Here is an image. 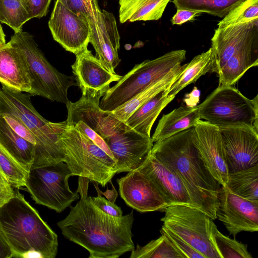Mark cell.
<instances>
[{
	"mask_svg": "<svg viewBox=\"0 0 258 258\" xmlns=\"http://www.w3.org/2000/svg\"><path fill=\"white\" fill-rule=\"evenodd\" d=\"M10 42L20 49L26 60L31 81L29 94L66 104L69 88L78 86L74 76L62 74L53 67L29 33L22 30L15 32Z\"/></svg>",
	"mask_w": 258,
	"mask_h": 258,
	"instance_id": "8992f818",
	"label": "cell"
},
{
	"mask_svg": "<svg viewBox=\"0 0 258 258\" xmlns=\"http://www.w3.org/2000/svg\"><path fill=\"white\" fill-rule=\"evenodd\" d=\"M73 174L64 162L31 168L25 186L36 203L60 213L78 200V191H72L69 178Z\"/></svg>",
	"mask_w": 258,
	"mask_h": 258,
	"instance_id": "30bf717a",
	"label": "cell"
},
{
	"mask_svg": "<svg viewBox=\"0 0 258 258\" xmlns=\"http://www.w3.org/2000/svg\"><path fill=\"white\" fill-rule=\"evenodd\" d=\"M30 20L21 0H0V22L15 32L22 30L23 25Z\"/></svg>",
	"mask_w": 258,
	"mask_h": 258,
	"instance_id": "d6a6232c",
	"label": "cell"
},
{
	"mask_svg": "<svg viewBox=\"0 0 258 258\" xmlns=\"http://www.w3.org/2000/svg\"><path fill=\"white\" fill-rule=\"evenodd\" d=\"M48 27L53 39L75 54L88 48L90 34L88 19L78 15L56 0Z\"/></svg>",
	"mask_w": 258,
	"mask_h": 258,
	"instance_id": "8fae6325",
	"label": "cell"
},
{
	"mask_svg": "<svg viewBox=\"0 0 258 258\" xmlns=\"http://www.w3.org/2000/svg\"><path fill=\"white\" fill-rule=\"evenodd\" d=\"M185 58L186 51L179 49L136 64L105 93L100 102V107L104 110L112 111L180 65Z\"/></svg>",
	"mask_w": 258,
	"mask_h": 258,
	"instance_id": "52a82bcc",
	"label": "cell"
},
{
	"mask_svg": "<svg viewBox=\"0 0 258 258\" xmlns=\"http://www.w3.org/2000/svg\"><path fill=\"white\" fill-rule=\"evenodd\" d=\"M192 139L209 172L221 186H226L229 172L218 127L200 119L193 127Z\"/></svg>",
	"mask_w": 258,
	"mask_h": 258,
	"instance_id": "2e32d148",
	"label": "cell"
},
{
	"mask_svg": "<svg viewBox=\"0 0 258 258\" xmlns=\"http://www.w3.org/2000/svg\"><path fill=\"white\" fill-rule=\"evenodd\" d=\"M169 88L157 94L141 106L124 122L132 129L151 137V130L157 117L175 98L167 95Z\"/></svg>",
	"mask_w": 258,
	"mask_h": 258,
	"instance_id": "484cf974",
	"label": "cell"
},
{
	"mask_svg": "<svg viewBox=\"0 0 258 258\" xmlns=\"http://www.w3.org/2000/svg\"><path fill=\"white\" fill-rule=\"evenodd\" d=\"M163 226L186 242L205 258H221L215 242L217 227L207 214L195 207L175 205L164 210Z\"/></svg>",
	"mask_w": 258,
	"mask_h": 258,
	"instance_id": "9c48e42d",
	"label": "cell"
},
{
	"mask_svg": "<svg viewBox=\"0 0 258 258\" xmlns=\"http://www.w3.org/2000/svg\"><path fill=\"white\" fill-rule=\"evenodd\" d=\"M51 0H21L30 19L45 16Z\"/></svg>",
	"mask_w": 258,
	"mask_h": 258,
	"instance_id": "f35d334b",
	"label": "cell"
},
{
	"mask_svg": "<svg viewBox=\"0 0 258 258\" xmlns=\"http://www.w3.org/2000/svg\"><path fill=\"white\" fill-rule=\"evenodd\" d=\"M245 0H173L177 9L206 13L224 18Z\"/></svg>",
	"mask_w": 258,
	"mask_h": 258,
	"instance_id": "4dcf8cb0",
	"label": "cell"
},
{
	"mask_svg": "<svg viewBox=\"0 0 258 258\" xmlns=\"http://www.w3.org/2000/svg\"><path fill=\"white\" fill-rule=\"evenodd\" d=\"M74 126L83 132L94 143L102 149L109 156L114 158L106 142L98 134L82 121H78Z\"/></svg>",
	"mask_w": 258,
	"mask_h": 258,
	"instance_id": "60d3db41",
	"label": "cell"
},
{
	"mask_svg": "<svg viewBox=\"0 0 258 258\" xmlns=\"http://www.w3.org/2000/svg\"><path fill=\"white\" fill-rule=\"evenodd\" d=\"M5 36L2 25L0 24V47L6 43Z\"/></svg>",
	"mask_w": 258,
	"mask_h": 258,
	"instance_id": "7dc6e473",
	"label": "cell"
},
{
	"mask_svg": "<svg viewBox=\"0 0 258 258\" xmlns=\"http://www.w3.org/2000/svg\"><path fill=\"white\" fill-rule=\"evenodd\" d=\"M160 232L182 258H205L202 254L165 227L162 226Z\"/></svg>",
	"mask_w": 258,
	"mask_h": 258,
	"instance_id": "8d00e7d4",
	"label": "cell"
},
{
	"mask_svg": "<svg viewBox=\"0 0 258 258\" xmlns=\"http://www.w3.org/2000/svg\"><path fill=\"white\" fill-rule=\"evenodd\" d=\"M258 19V0H245L231 10L219 22V28L246 23Z\"/></svg>",
	"mask_w": 258,
	"mask_h": 258,
	"instance_id": "e575fe53",
	"label": "cell"
},
{
	"mask_svg": "<svg viewBox=\"0 0 258 258\" xmlns=\"http://www.w3.org/2000/svg\"><path fill=\"white\" fill-rule=\"evenodd\" d=\"M0 83L16 91L29 93L31 81L25 57L10 41L0 47Z\"/></svg>",
	"mask_w": 258,
	"mask_h": 258,
	"instance_id": "ffe728a7",
	"label": "cell"
},
{
	"mask_svg": "<svg viewBox=\"0 0 258 258\" xmlns=\"http://www.w3.org/2000/svg\"><path fill=\"white\" fill-rule=\"evenodd\" d=\"M228 172L258 164V131L247 125L218 127Z\"/></svg>",
	"mask_w": 258,
	"mask_h": 258,
	"instance_id": "7c38bea8",
	"label": "cell"
},
{
	"mask_svg": "<svg viewBox=\"0 0 258 258\" xmlns=\"http://www.w3.org/2000/svg\"><path fill=\"white\" fill-rule=\"evenodd\" d=\"M88 20L90 28L89 43L95 50V56L106 69L116 74L115 69L120 61L118 53L120 38L100 29L93 17Z\"/></svg>",
	"mask_w": 258,
	"mask_h": 258,
	"instance_id": "d4e9b609",
	"label": "cell"
},
{
	"mask_svg": "<svg viewBox=\"0 0 258 258\" xmlns=\"http://www.w3.org/2000/svg\"><path fill=\"white\" fill-rule=\"evenodd\" d=\"M73 12L87 19L94 17L100 9L97 0H57Z\"/></svg>",
	"mask_w": 258,
	"mask_h": 258,
	"instance_id": "74e56055",
	"label": "cell"
},
{
	"mask_svg": "<svg viewBox=\"0 0 258 258\" xmlns=\"http://www.w3.org/2000/svg\"><path fill=\"white\" fill-rule=\"evenodd\" d=\"M258 19L246 23L218 27L211 39L216 52L215 73L217 74L246 40Z\"/></svg>",
	"mask_w": 258,
	"mask_h": 258,
	"instance_id": "7402d4cb",
	"label": "cell"
},
{
	"mask_svg": "<svg viewBox=\"0 0 258 258\" xmlns=\"http://www.w3.org/2000/svg\"><path fill=\"white\" fill-rule=\"evenodd\" d=\"M170 0H119V18L126 22L158 20Z\"/></svg>",
	"mask_w": 258,
	"mask_h": 258,
	"instance_id": "83f0119b",
	"label": "cell"
},
{
	"mask_svg": "<svg viewBox=\"0 0 258 258\" xmlns=\"http://www.w3.org/2000/svg\"><path fill=\"white\" fill-rule=\"evenodd\" d=\"M100 97L82 95L75 102L69 101L66 104L68 110L67 125L74 126L82 121L104 140L121 131L130 128L111 111L103 110L100 106Z\"/></svg>",
	"mask_w": 258,
	"mask_h": 258,
	"instance_id": "5bb4252c",
	"label": "cell"
},
{
	"mask_svg": "<svg viewBox=\"0 0 258 258\" xmlns=\"http://www.w3.org/2000/svg\"><path fill=\"white\" fill-rule=\"evenodd\" d=\"M140 167L151 178L168 206L183 205L194 207L183 183L165 163L150 153Z\"/></svg>",
	"mask_w": 258,
	"mask_h": 258,
	"instance_id": "d6986e66",
	"label": "cell"
},
{
	"mask_svg": "<svg viewBox=\"0 0 258 258\" xmlns=\"http://www.w3.org/2000/svg\"><path fill=\"white\" fill-rule=\"evenodd\" d=\"M0 233L12 257L22 258L30 251L39 252L43 258H54L57 254V234L18 190L0 208Z\"/></svg>",
	"mask_w": 258,
	"mask_h": 258,
	"instance_id": "3957f363",
	"label": "cell"
},
{
	"mask_svg": "<svg viewBox=\"0 0 258 258\" xmlns=\"http://www.w3.org/2000/svg\"><path fill=\"white\" fill-rule=\"evenodd\" d=\"M15 190L6 177L0 172V208L14 196Z\"/></svg>",
	"mask_w": 258,
	"mask_h": 258,
	"instance_id": "7bdbcfd3",
	"label": "cell"
},
{
	"mask_svg": "<svg viewBox=\"0 0 258 258\" xmlns=\"http://www.w3.org/2000/svg\"><path fill=\"white\" fill-rule=\"evenodd\" d=\"M92 182L96 189L97 194H100L101 195H103L108 201L112 203H115L118 194L114 186H113V184L111 181L110 182L112 185V188L111 190L107 189L105 192H102L100 190L99 186H98V183L97 182Z\"/></svg>",
	"mask_w": 258,
	"mask_h": 258,
	"instance_id": "f6af8a7d",
	"label": "cell"
},
{
	"mask_svg": "<svg viewBox=\"0 0 258 258\" xmlns=\"http://www.w3.org/2000/svg\"><path fill=\"white\" fill-rule=\"evenodd\" d=\"M215 238L221 258H252L246 244L224 235L218 229Z\"/></svg>",
	"mask_w": 258,
	"mask_h": 258,
	"instance_id": "d590c367",
	"label": "cell"
},
{
	"mask_svg": "<svg viewBox=\"0 0 258 258\" xmlns=\"http://www.w3.org/2000/svg\"><path fill=\"white\" fill-rule=\"evenodd\" d=\"M216 52L211 47L206 52L196 56L189 62L182 66L175 80L168 89L167 95L175 96L187 85L195 83L208 73H215Z\"/></svg>",
	"mask_w": 258,
	"mask_h": 258,
	"instance_id": "603a6c76",
	"label": "cell"
},
{
	"mask_svg": "<svg viewBox=\"0 0 258 258\" xmlns=\"http://www.w3.org/2000/svg\"><path fill=\"white\" fill-rule=\"evenodd\" d=\"M192 131L193 127L155 142L150 153L178 175L192 206L214 220L221 185L201 159L192 141Z\"/></svg>",
	"mask_w": 258,
	"mask_h": 258,
	"instance_id": "7a4b0ae2",
	"label": "cell"
},
{
	"mask_svg": "<svg viewBox=\"0 0 258 258\" xmlns=\"http://www.w3.org/2000/svg\"><path fill=\"white\" fill-rule=\"evenodd\" d=\"M182 66L173 68L159 80L153 83L111 113L119 120L125 122L131 114L157 94L169 88L180 71Z\"/></svg>",
	"mask_w": 258,
	"mask_h": 258,
	"instance_id": "f1b7e54d",
	"label": "cell"
},
{
	"mask_svg": "<svg viewBox=\"0 0 258 258\" xmlns=\"http://www.w3.org/2000/svg\"><path fill=\"white\" fill-rule=\"evenodd\" d=\"M89 179L79 177L80 199L68 215L57 223L67 239L85 248L89 258H118L133 250V211L120 217L109 215L88 196Z\"/></svg>",
	"mask_w": 258,
	"mask_h": 258,
	"instance_id": "6da1fadb",
	"label": "cell"
},
{
	"mask_svg": "<svg viewBox=\"0 0 258 258\" xmlns=\"http://www.w3.org/2000/svg\"><path fill=\"white\" fill-rule=\"evenodd\" d=\"M75 55L72 69L83 96L102 98L110 88V84L122 78L106 69L88 48Z\"/></svg>",
	"mask_w": 258,
	"mask_h": 258,
	"instance_id": "ac0fdd59",
	"label": "cell"
},
{
	"mask_svg": "<svg viewBox=\"0 0 258 258\" xmlns=\"http://www.w3.org/2000/svg\"><path fill=\"white\" fill-rule=\"evenodd\" d=\"M12 257V250L2 235L0 233V258Z\"/></svg>",
	"mask_w": 258,
	"mask_h": 258,
	"instance_id": "bcb514c9",
	"label": "cell"
},
{
	"mask_svg": "<svg viewBox=\"0 0 258 258\" xmlns=\"http://www.w3.org/2000/svg\"><path fill=\"white\" fill-rule=\"evenodd\" d=\"M201 119L198 106H181L164 114L152 137L153 143L192 127Z\"/></svg>",
	"mask_w": 258,
	"mask_h": 258,
	"instance_id": "cb8c5ba5",
	"label": "cell"
},
{
	"mask_svg": "<svg viewBox=\"0 0 258 258\" xmlns=\"http://www.w3.org/2000/svg\"><path fill=\"white\" fill-rule=\"evenodd\" d=\"M225 187L236 195L258 203V164L229 173Z\"/></svg>",
	"mask_w": 258,
	"mask_h": 258,
	"instance_id": "f546056e",
	"label": "cell"
},
{
	"mask_svg": "<svg viewBox=\"0 0 258 258\" xmlns=\"http://www.w3.org/2000/svg\"><path fill=\"white\" fill-rule=\"evenodd\" d=\"M116 161L117 173L138 168L146 160L153 146L151 137L128 128L106 139Z\"/></svg>",
	"mask_w": 258,
	"mask_h": 258,
	"instance_id": "e0dca14e",
	"label": "cell"
},
{
	"mask_svg": "<svg viewBox=\"0 0 258 258\" xmlns=\"http://www.w3.org/2000/svg\"><path fill=\"white\" fill-rule=\"evenodd\" d=\"M92 198L96 205L105 213L115 217L122 216L123 212L120 207L117 206L115 203L105 199L100 194H97V197H92Z\"/></svg>",
	"mask_w": 258,
	"mask_h": 258,
	"instance_id": "b9f144b4",
	"label": "cell"
},
{
	"mask_svg": "<svg viewBox=\"0 0 258 258\" xmlns=\"http://www.w3.org/2000/svg\"><path fill=\"white\" fill-rule=\"evenodd\" d=\"M12 114L20 120L36 140L35 157L31 168L63 162L64 156L59 136L67 126L66 121L50 122L35 109L31 95L0 87V114Z\"/></svg>",
	"mask_w": 258,
	"mask_h": 258,
	"instance_id": "277c9868",
	"label": "cell"
},
{
	"mask_svg": "<svg viewBox=\"0 0 258 258\" xmlns=\"http://www.w3.org/2000/svg\"><path fill=\"white\" fill-rule=\"evenodd\" d=\"M0 172L13 187L19 188L25 186L28 172L1 145Z\"/></svg>",
	"mask_w": 258,
	"mask_h": 258,
	"instance_id": "836d02e7",
	"label": "cell"
},
{
	"mask_svg": "<svg viewBox=\"0 0 258 258\" xmlns=\"http://www.w3.org/2000/svg\"><path fill=\"white\" fill-rule=\"evenodd\" d=\"M121 198L141 212L164 211L168 205L151 178L139 166L117 179Z\"/></svg>",
	"mask_w": 258,
	"mask_h": 258,
	"instance_id": "4fadbf2b",
	"label": "cell"
},
{
	"mask_svg": "<svg viewBox=\"0 0 258 258\" xmlns=\"http://www.w3.org/2000/svg\"><path fill=\"white\" fill-rule=\"evenodd\" d=\"M216 217L234 237L242 231L258 230V203L231 192L221 186Z\"/></svg>",
	"mask_w": 258,
	"mask_h": 258,
	"instance_id": "9a60e30c",
	"label": "cell"
},
{
	"mask_svg": "<svg viewBox=\"0 0 258 258\" xmlns=\"http://www.w3.org/2000/svg\"><path fill=\"white\" fill-rule=\"evenodd\" d=\"M130 258H182L162 234L144 246L137 244L131 251Z\"/></svg>",
	"mask_w": 258,
	"mask_h": 258,
	"instance_id": "1f68e13d",
	"label": "cell"
},
{
	"mask_svg": "<svg viewBox=\"0 0 258 258\" xmlns=\"http://www.w3.org/2000/svg\"><path fill=\"white\" fill-rule=\"evenodd\" d=\"M201 13L188 10L177 9L176 14L171 19L173 25H181L187 21L193 20Z\"/></svg>",
	"mask_w": 258,
	"mask_h": 258,
	"instance_id": "ee69618b",
	"label": "cell"
},
{
	"mask_svg": "<svg viewBox=\"0 0 258 258\" xmlns=\"http://www.w3.org/2000/svg\"><path fill=\"white\" fill-rule=\"evenodd\" d=\"M0 114L17 135L32 143L35 147L36 142L34 135L20 120L12 114L8 113Z\"/></svg>",
	"mask_w": 258,
	"mask_h": 258,
	"instance_id": "ab89813d",
	"label": "cell"
},
{
	"mask_svg": "<svg viewBox=\"0 0 258 258\" xmlns=\"http://www.w3.org/2000/svg\"><path fill=\"white\" fill-rule=\"evenodd\" d=\"M258 64V23L241 46L218 74L219 86H232L249 70Z\"/></svg>",
	"mask_w": 258,
	"mask_h": 258,
	"instance_id": "44dd1931",
	"label": "cell"
},
{
	"mask_svg": "<svg viewBox=\"0 0 258 258\" xmlns=\"http://www.w3.org/2000/svg\"><path fill=\"white\" fill-rule=\"evenodd\" d=\"M59 141L63 162L73 176L86 177L105 187L117 173L115 160L75 126L67 125Z\"/></svg>",
	"mask_w": 258,
	"mask_h": 258,
	"instance_id": "5b68a950",
	"label": "cell"
},
{
	"mask_svg": "<svg viewBox=\"0 0 258 258\" xmlns=\"http://www.w3.org/2000/svg\"><path fill=\"white\" fill-rule=\"evenodd\" d=\"M0 145L29 173L34 162L35 147L17 135L1 114Z\"/></svg>",
	"mask_w": 258,
	"mask_h": 258,
	"instance_id": "4316f807",
	"label": "cell"
},
{
	"mask_svg": "<svg viewBox=\"0 0 258 258\" xmlns=\"http://www.w3.org/2000/svg\"><path fill=\"white\" fill-rule=\"evenodd\" d=\"M257 97L250 99L232 86H218L198 105L200 118L218 127L247 125L258 131Z\"/></svg>",
	"mask_w": 258,
	"mask_h": 258,
	"instance_id": "ba28073f",
	"label": "cell"
}]
</instances>
